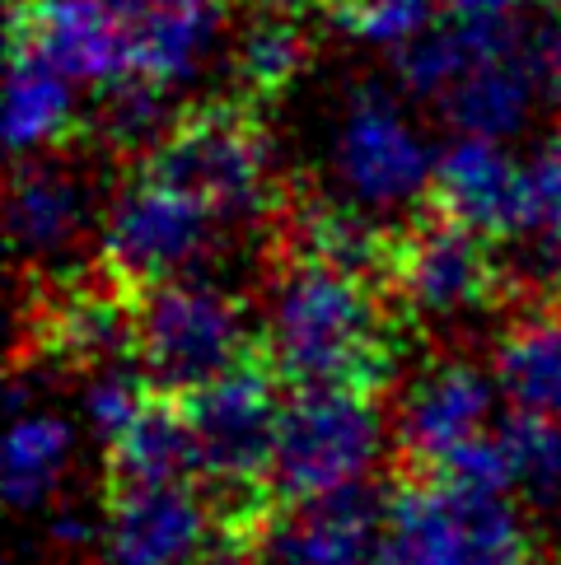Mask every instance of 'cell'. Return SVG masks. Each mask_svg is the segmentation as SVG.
<instances>
[{
    "mask_svg": "<svg viewBox=\"0 0 561 565\" xmlns=\"http://www.w3.org/2000/svg\"><path fill=\"white\" fill-rule=\"evenodd\" d=\"M407 318L393 299L360 276L272 262L263 309V360L290 388H356L384 393L403 360Z\"/></svg>",
    "mask_w": 561,
    "mask_h": 565,
    "instance_id": "obj_1",
    "label": "cell"
},
{
    "mask_svg": "<svg viewBox=\"0 0 561 565\" xmlns=\"http://www.w3.org/2000/svg\"><path fill=\"white\" fill-rule=\"evenodd\" d=\"M136 173L183 192L220 220L272 215L286 188L272 178V131L248 98H207L173 117V127Z\"/></svg>",
    "mask_w": 561,
    "mask_h": 565,
    "instance_id": "obj_2",
    "label": "cell"
},
{
    "mask_svg": "<svg viewBox=\"0 0 561 565\" xmlns=\"http://www.w3.org/2000/svg\"><path fill=\"white\" fill-rule=\"evenodd\" d=\"M253 355H263V341L253 337L244 305L215 280L178 276L140 295L136 360L155 393L192 397Z\"/></svg>",
    "mask_w": 561,
    "mask_h": 565,
    "instance_id": "obj_3",
    "label": "cell"
},
{
    "mask_svg": "<svg viewBox=\"0 0 561 565\" xmlns=\"http://www.w3.org/2000/svg\"><path fill=\"white\" fill-rule=\"evenodd\" d=\"M496 244L464 230L421 201L393 230L389 299L407 322H464L510 295L506 262H496Z\"/></svg>",
    "mask_w": 561,
    "mask_h": 565,
    "instance_id": "obj_4",
    "label": "cell"
},
{
    "mask_svg": "<svg viewBox=\"0 0 561 565\" xmlns=\"http://www.w3.org/2000/svg\"><path fill=\"white\" fill-rule=\"evenodd\" d=\"M384 449V412L374 393L299 388L276 430L272 487L280 504H314L356 491Z\"/></svg>",
    "mask_w": 561,
    "mask_h": 565,
    "instance_id": "obj_5",
    "label": "cell"
},
{
    "mask_svg": "<svg viewBox=\"0 0 561 565\" xmlns=\"http://www.w3.org/2000/svg\"><path fill=\"white\" fill-rule=\"evenodd\" d=\"M215 225L220 215H211L202 201L136 173L104 215L98 271L131 295H146L202 267V257L215 244Z\"/></svg>",
    "mask_w": 561,
    "mask_h": 565,
    "instance_id": "obj_6",
    "label": "cell"
},
{
    "mask_svg": "<svg viewBox=\"0 0 561 565\" xmlns=\"http://www.w3.org/2000/svg\"><path fill=\"white\" fill-rule=\"evenodd\" d=\"M337 183L366 211L426 201L435 154L384 85H356L332 136Z\"/></svg>",
    "mask_w": 561,
    "mask_h": 565,
    "instance_id": "obj_7",
    "label": "cell"
},
{
    "mask_svg": "<svg viewBox=\"0 0 561 565\" xmlns=\"http://www.w3.org/2000/svg\"><path fill=\"white\" fill-rule=\"evenodd\" d=\"M136 305L140 295L123 290L98 271L94 280L62 276L29 299L24 347L33 365H56L89 374L113 360L136 355Z\"/></svg>",
    "mask_w": 561,
    "mask_h": 565,
    "instance_id": "obj_8",
    "label": "cell"
},
{
    "mask_svg": "<svg viewBox=\"0 0 561 565\" xmlns=\"http://www.w3.org/2000/svg\"><path fill=\"white\" fill-rule=\"evenodd\" d=\"M496 397L500 383L477 360L449 355L426 365L403 393V407H398V426H393L398 472L440 477L468 444H477L496 426L491 420Z\"/></svg>",
    "mask_w": 561,
    "mask_h": 565,
    "instance_id": "obj_9",
    "label": "cell"
},
{
    "mask_svg": "<svg viewBox=\"0 0 561 565\" xmlns=\"http://www.w3.org/2000/svg\"><path fill=\"white\" fill-rule=\"evenodd\" d=\"M276 234V262H314V267H332L360 276L370 286H389V262H393V230L370 220L366 206L347 196L324 192H295L286 188L280 206L267 215ZM389 295V290H384Z\"/></svg>",
    "mask_w": 561,
    "mask_h": 565,
    "instance_id": "obj_10",
    "label": "cell"
},
{
    "mask_svg": "<svg viewBox=\"0 0 561 565\" xmlns=\"http://www.w3.org/2000/svg\"><path fill=\"white\" fill-rule=\"evenodd\" d=\"M426 206L458 220L464 230L510 244L529 230V178L525 164L500 150V140L458 136L445 154H435Z\"/></svg>",
    "mask_w": 561,
    "mask_h": 565,
    "instance_id": "obj_11",
    "label": "cell"
},
{
    "mask_svg": "<svg viewBox=\"0 0 561 565\" xmlns=\"http://www.w3.org/2000/svg\"><path fill=\"white\" fill-rule=\"evenodd\" d=\"M215 537L202 487H155L108 495L104 565H192Z\"/></svg>",
    "mask_w": 561,
    "mask_h": 565,
    "instance_id": "obj_12",
    "label": "cell"
},
{
    "mask_svg": "<svg viewBox=\"0 0 561 565\" xmlns=\"http://www.w3.org/2000/svg\"><path fill=\"white\" fill-rule=\"evenodd\" d=\"M10 43L43 52L80 85H113L127 75V19L104 0H14Z\"/></svg>",
    "mask_w": 561,
    "mask_h": 565,
    "instance_id": "obj_13",
    "label": "cell"
},
{
    "mask_svg": "<svg viewBox=\"0 0 561 565\" xmlns=\"http://www.w3.org/2000/svg\"><path fill=\"white\" fill-rule=\"evenodd\" d=\"M374 565H468V495L431 472H398L379 504Z\"/></svg>",
    "mask_w": 561,
    "mask_h": 565,
    "instance_id": "obj_14",
    "label": "cell"
},
{
    "mask_svg": "<svg viewBox=\"0 0 561 565\" xmlns=\"http://www.w3.org/2000/svg\"><path fill=\"white\" fill-rule=\"evenodd\" d=\"M379 504L366 491H342L314 504H286L257 537L253 565H374Z\"/></svg>",
    "mask_w": 561,
    "mask_h": 565,
    "instance_id": "obj_15",
    "label": "cell"
},
{
    "mask_svg": "<svg viewBox=\"0 0 561 565\" xmlns=\"http://www.w3.org/2000/svg\"><path fill=\"white\" fill-rule=\"evenodd\" d=\"M543 79V52L538 38H519L515 47L487 56L473 71H464L454 85L440 94V113L449 117L458 136L477 140H506L529 122V108Z\"/></svg>",
    "mask_w": 561,
    "mask_h": 565,
    "instance_id": "obj_16",
    "label": "cell"
},
{
    "mask_svg": "<svg viewBox=\"0 0 561 565\" xmlns=\"http://www.w3.org/2000/svg\"><path fill=\"white\" fill-rule=\"evenodd\" d=\"M230 19V0H159L146 14L127 19V75L159 89L188 85L215 52Z\"/></svg>",
    "mask_w": 561,
    "mask_h": 565,
    "instance_id": "obj_17",
    "label": "cell"
},
{
    "mask_svg": "<svg viewBox=\"0 0 561 565\" xmlns=\"http://www.w3.org/2000/svg\"><path fill=\"white\" fill-rule=\"evenodd\" d=\"M309 0H257L248 19L234 33V85L239 98L253 108H267L305 75L314 56V29H309Z\"/></svg>",
    "mask_w": 561,
    "mask_h": 565,
    "instance_id": "obj_18",
    "label": "cell"
},
{
    "mask_svg": "<svg viewBox=\"0 0 561 565\" xmlns=\"http://www.w3.org/2000/svg\"><path fill=\"white\" fill-rule=\"evenodd\" d=\"M89 188L62 159H24L10 178V238L24 257H56L89 230Z\"/></svg>",
    "mask_w": 561,
    "mask_h": 565,
    "instance_id": "obj_19",
    "label": "cell"
},
{
    "mask_svg": "<svg viewBox=\"0 0 561 565\" xmlns=\"http://www.w3.org/2000/svg\"><path fill=\"white\" fill-rule=\"evenodd\" d=\"M104 449H108V495L183 487V481L197 477V439L183 397L150 393V402L136 412L131 426Z\"/></svg>",
    "mask_w": 561,
    "mask_h": 565,
    "instance_id": "obj_20",
    "label": "cell"
},
{
    "mask_svg": "<svg viewBox=\"0 0 561 565\" xmlns=\"http://www.w3.org/2000/svg\"><path fill=\"white\" fill-rule=\"evenodd\" d=\"M491 374L515 412L561 420V299H529L506 322Z\"/></svg>",
    "mask_w": 561,
    "mask_h": 565,
    "instance_id": "obj_21",
    "label": "cell"
},
{
    "mask_svg": "<svg viewBox=\"0 0 561 565\" xmlns=\"http://www.w3.org/2000/svg\"><path fill=\"white\" fill-rule=\"evenodd\" d=\"M75 131V79L52 66L43 52L10 43V98H6V136L14 154H43L66 146Z\"/></svg>",
    "mask_w": 561,
    "mask_h": 565,
    "instance_id": "obj_22",
    "label": "cell"
},
{
    "mask_svg": "<svg viewBox=\"0 0 561 565\" xmlns=\"http://www.w3.org/2000/svg\"><path fill=\"white\" fill-rule=\"evenodd\" d=\"M169 127H173L169 89H159L140 75H123V79H113V85H98L89 131H94V146L104 154L127 159V164L140 169L155 154L159 140H165Z\"/></svg>",
    "mask_w": 561,
    "mask_h": 565,
    "instance_id": "obj_23",
    "label": "cell"
},
{
    "mask_svg": "<svg viewBox=\"0 0 561 565\" xmlns=\"http://www.w3.org/2000/svg\"><path fill=\"white\" fill-rule=\"evenodd\" d=\"M75 458V430L71 420L52 412H24L10 430V458H6V495L14 510H38L52 491L62 487Z\"/></svg>",
    "mask_w": 561,
    "mask_h": 565,
    "instance_id": "obj_24",
    "label": "cell"
},
{
    "mask_svg": "<svg viewBox=\"0 0 561 565\" xmlns=\"http://www.w3.org/2000/svg\"><path fill=\"white\" fill-rule=\"evenodd\" d=\"M529 299H561V140H548L529 164Z\"/></svg>",
    "mask_w": 561,
    "mask_h": 565,
    "instance_id": "obj_25",
    "label": "cell"
},
{
    "mask_svg": "<svg viewBox=\"0 0 561 565\" xmlns=\"http://www.w3.org/2000/svg\"><path fill=\"white\" fill-rule=\"evenodd\" d=\"M440 6L445 0H324V14L356 43L398 52L435 24Z\"/></svg>",
    "mask_w": 561,
    "mask_h": 565,
    "instance_id": "obj_26",
    "label": "cell"
},
{
    "mask_svg": "<svg viewBox=\"0 0 561 565\" xmlns=\"http://www.w3.org/2000/svg\"><path fill=\"white\" fill-rule=\"evenodd\" d=\"M506 430L515 462H519V487H529V495L543 510L561 514V420H543L529 412H510L500 420Z\"/></svg>",
    "mask_w": 561,
    "mask_h": 565,
    "instance_id": "obj_27",
    "label": "cell"
},
{
    "mask_svg": "<svg viewBox=\"0 0 561 565\" xmlns=\"http://www.w3.org/2000/svg\"><path fill=\"white\" fill-rule=\"evenodd\" d=\"M468 565H538L533 537L506 495H468Z\"/></svg>",
    "mask_w": 561,
    "mask_h": 565,
    "instance_id": "obj_28",
    "label": "cell"
},
{
    "mask_svg": "<svg viewBox=\"0 0 561 565\" xmlns=\"http://www.w3.org/2000/svg\"><path fill=\"white\" fill-rule=\"evenodd\" d=\"M253 552H257L253 537H239V533L215 529V537L207 542V552L197 556L192 565H253Z\"/></svg>",
    "mask_w": 561,
    "mask_h": 565,
    "instance_id": "obj_29",
    "label": "cell"
},
{
    "mask_svg": "<svg viewBox=\"0 0 561 565\" xmlns=\"http://www.w3.org/2000/svg\"><path fill=\"white\" fill-rule=\"evenodd\" d=\"M529 0H445V14L454 19H483V24H510Z\"/></svg>",
    "mask_w": 561,
    "mask_h": 565,
    "instance_id": "obj_30",
    "label": "cell"
},
{
    "mask_svg": "<svg viewBox=\"0 0 561 565\" xmlns=\"http://www.w3.org/2000/svg\"><path fill=\"white\" fill-rule=\"evenodd\" d=\"M538 52H543V79H548V89H552V104L561 108V19L557 24L538 38Z\"/></svg>",
    "mask_w": 561,
    "mask_h": 565,
    "instance_id": "obj_31",
    "label": "cell"
},
{
    "mask_svg": "<svg viewBox=\"0 0 561 565\" xmlns=\"http://www.w3.org/2000/svg\"><path fill=\"white\" fill-rule=\"evenodd\" d=\"M104 6H108L117 19H136V14H146L150 6H159V0H104Z\"/></svg>",
    "mask_w": 561,
    "mask_h": 565,
    "instance_id": "obj_32",
    "label": "cell"
},
{
    "mask_svg": "<svg viewBox=\"0 0 561 565\" xmlns=\"http://www.w3.org/2000/svg\"><path fill=\"white\" fill-rule=\"evenodd\" d=\"M552 6H557V14H561V0H552Z\"/></svg>",
    "mask_w": 561,
    "mask_h": 565,
    "instance_id": "obj_33",
    "label": "cell"
}]
</instances>
